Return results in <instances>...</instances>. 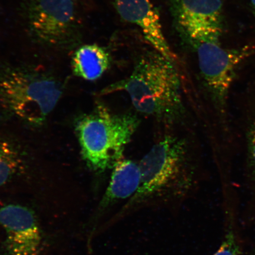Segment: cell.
I'll list each match as a JSON object with an SVG mask.
<instances>
[{"label":"cell","mask_w":255,"mask_h":255,"mask_svg":"<svg viewBox=\"0 0 255 255\" xmlns=\"http://www.w3.org/2000/svg\"><path fill=\"white\" fill-rule=\"evenodd\" d=\"M165 128L139 162L141 183L138 190L114 217L116 222L152 203L183 199L199 182V152L189 136Z\"/></svg>","instance_id":"1"},{"label":"cell","mask_w":255,"mask_h":255,"mask_svg":"<svg viewBox=\"0 0 255 255\" xmlns=\"http://www.w3.org/2000/svg\"><path fill=\"white\" fill-rule=\"evenodd\" d=\"M174 60L155 50L137 60L128 77L108 86L102 95L125 92L138 113L165 128L181 125L186 116L182 78Z\"/></svg>","instance_id":"2"},{"label":"cell","mask_w":255,"mask_h":255,"mask_svg":"<svg viewBox=\"0 0 255 255\" xmlns=\"http://www.w3.org/2000/svg\"><path fill=\"white\" fill-rule=\"evenodd\" d=\"M139 123L135 115L115 114L106 105L97 103L75 127L82 157L88 167L98 173L112 170L124 157Z\"/></svg>","instance_id":"3"},{"label":"cell","mask_w":255,"mask_h":255,"mask_svg":"<svg viewBox=\"0 0 255 255\" xmlns=\"http://www.w3.org/2000/svg\"><path fill=\"white\" fill-rule=\"evenodd\" d=\"M62 94L60 83L46 73L14 66L0 71V107L30 125H41Z\"/></svg>","instance_id":"4"},{"label":"cell","mask_w":255,"mask_h":255,"mask_svg":"<svg viewBox=\"0 0 255 255\" xmlns=\"http://www.w3.org/2000/svg\"><path fill=\"white\" fill-rule=\"evenodd\" d=\"M27 23L31 37L41 45L68 49L81 40V21L74 0H31Z\"/></svg>","instance_id":"5"},{"label":"cell","mask_w":255,"mask_h":255,"mask_svg":"<svg viewBox=\"0 0 255 255\" xmlns=\"http://www.w3.org/2000/svg\"><path fill=\"white\" fill-rule=\"evenodd\" d=\"M5 239L1 255H40L44 235L33 210L17 203L0 204Z\"/></svg>","instance_id":"6"},{"label":"cell","mask_w":255,"mask_h":255,"mask_svg":"<svg viewBox=\"0 0 255 255\" xmlns=\"http://www.w3.org/2000/svg\"><path fill=\"white\" fill-rule=\"evenodd\" d=\"M222 0H178V23L194 42L219 38Z\"/></svg>","instance_id":"7"},{"label":"cell","mask_w":255,"mask_h":255,"mask_svg":"<svg viewBox=\"0 0 255 255\" xmlns=\"http://www.w3.org/2000/svg\"><path fill=\"white\" fill-rule=\"evenodd\" d=\"M115 7L120 17L134 24L156 51L167 58L176 60L162 31L160 17L151 0H116Z\"/></svg>","instance_id":"8"},{"label":"cell","mask_w":255,"mask_h":255,"mask_svg":"<svg viewBox=\"0 0 255 255\" xmlns=\"http://www.w3.org/2000/svg\"><path fill=\"white\" fill-rule=\"evenodd\" d=\"M139 162L124 157L112 169L109 184L91 219L93 232L103 217L119 204L127 202L134 195L141 183Z\"/></svg>","instance_id":"9"},{"label":"cell","mask_w":255,"mask_h":255,"mask_svg":"<svg viewBox=\"0 0 255 255\" xmlns=\"http://www.w3.org/2000/svg\"><path fill=\"white\" fill-rule=\"evenodd\" d=\"M238 119L236 130L244 153V176L255 197V85L250 84L238 96Z\"/></svg>","instance_id":"10"},{"label":"cell","mask_w":255,"mask_h":255,"mask_svg":"<svg viewBox=\"0 0 255 255\" xmlns=\"http://www.w3.org/2000/svg\"><path fill=\"white\" fill-rule=\"evenodd\" d=\"M111 57L105 48L96 44L79 47L72 56L73 74L88 81H97L108 71Z\"/></svg>","instance_id":"11"},{"label":"cell","mask_w":255,"mask_h":255,"mask_svg":"<svg viewBox=\"0 0 255 255\" xmlns=\"http://www.w3.org/2000/svg\"><path fill=\"white\" fill-rule=\"evenodd\" d=\"M23 170V159L18 149L0 138V187L10 183Z\"/></svg>","instance_id":"12"},{"label":"cell","mask_w":255,"mask_h":255,"mask_svg":"<svg viewBox=\"0 0 255 255\" xmlns=\"http://www.w3.org/2000/svg\"><path fill=\"white\" fill-rule=\"evenodd\" d=\"M228 223L225 237L221 247L213 255H241L242 248L238 233L235 227L232 210H228Z\"/></svg>","instance_id":"13"},{"label":"cell","mask_w":255,"mask_h":255,"mask_svg":"<svg viewBox=\"0 0 255 255\" xmlns=\"http://www.w3.org/2000/svg\"><path fill=\"white\" fill-rule=\"evenodd\" d=\"M252 4H253V8L255 10V0H251Z\"/></svg>","instance_id":"14"},{"label":"cell","mask_w":255,"mask_h":255,"mask_svg":"<svg viewBox=\"0 0 255 255\" xmlns=\"http://www.w3.org/2000/svg\"><path fill=\"white\" fill-rule=\"evenodd\" d=\"M251 255H255V251H254L253 254H252Z\"/></svg>","instance_id":"15"}]
</instances>
